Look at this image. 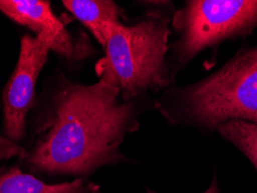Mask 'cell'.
Returning <instances> with one entry per match:
<instances>
[{
    "label": "cell",
    "mask_w": 257,
    "mask_h": 193,
    "mask_svg": "<svg viewBox=\"0 0 257 193\" xmlns=\"http://www.w3.org/2000/svg\"><path fill=\"white\" fill-rule=\"evenodd\" d=\"M58 49L57 37L44 33L21 39L17 66L3 95L4 135L21 145L26 137L29 112L36 102V83L49 54Z\"/></svg>",
    "instance_id": "obj_5"
},
{
    "label": "cell",
    "mask_w": 257,
    "mask_h": 193,
    "mask_svg": "<svg viewBox=\"0 0 257 193\" xmlns=\"http://www.w3.org/2000/svg\"><path fill=\"white\" fill-rule=\"evenodd\" d=\"M179 39L173 56L186 64L218 42L250 33L257 27V0H194L174 14Z\"/></svg>",
    "instance_id": "obj_4"
},
{
    "label": "cell",
    "mask_w": 257,
    "mask_h": 193,
    "mask_svg": "<svg viewBox=\"0 0 257 193\" xmlns=\"http://www.w3.org/2000/svg\"><path fill=\"white\" fill-rule=\"evenodd\" d=\"M93 85L54 75L34 105L32 133L21 168L33 175L86 178L101 166L126 162L119 152L138 130L146 98L124 101L114 80L101 73Z\"/></svg>",
    "instance_id": "obj_1"
},
{
    "label": "cell",
    "mask_w": 257,
    "mask_h": 193,
    "mask_svg": "<svg viewBox=\"0 0 257 193\" xmlns=\"http://www.w3.org/2000/svg\"><path fill=\"white\" fill-rule=\"evenodd\" d=\"M24 147L7 139L4 134H0V162L9 161L11 158H18L20 161L24 156Z\"/></svg>",
    "instance_id": "obj_10"
},
{
    "label": "cell",
    "mask_w": 257,
    "mask_h": 193,
    "mask_svg": "<svg viewBox=\"0 0 257 193\" xmlns=\"http://www.w3.org/2000/svg\"><path fill=\"white\" fill-rule=\"evenodd\" d=\"M218 131L245 155L257 171V125L242 120H230L220 125Z\"/></svg>",
    "instance_id": "obj_9"
},
{
    "label": "cell",
    "mask_w": 257,
    "mask_h": 193,
    "mask_svg": "<svg viewBox=\"0 0 257 193\" xmlns=\"http://www.w3.org/2000/svg\"><path fill=\"white\" fill-rule=\"evenodd\" d=\"M0 12L18 25L24 26L36 34L49 33L57 37L56 54L67 60H81L93 55L86 36L74 37L65 24L52 12L49 2L42 0H0Z\"/></svg>",
    "instance_id": "obj_6"
},
{
    "label": "cell",
    "mask_w": 257,
    "mask_h": 193,
    "mask_svg": "<svg viewBox=\"0 0 257 193\" xmlns=\"http://www.w3.org/2000/svg\"><path fill=\"white\" fill-rule=\"evenodd\" d=\"M146 192H147V193H157V192H154V191L151 190V188H147ZM204 193H218V185H217V180L213 179V181H212V183H211V185L209 186V188H207V190H206L205 192H204Z\"/></svg>",
    "instance_id": "obj_11"
},
{
    "label": "cell",
    "mask_w": 257,
    "mask_h": 193,
    "mask_svg": "<svg viewBox=\"0 0 257 193\" xmlns=\"http://www.w3.org/2000/svg\"><path fill=\"white\" fill-rule=\"evenodd\" d=\"M62 4L72 17L92 33L103 49L112 29L123 24V10L110 0H64Z\"/></svg>",
    "instance_id": "obj_7"
},
{
    "label": "cell",
    "mask_w": 257,
    "mask_h": 193,
    "mask_svg": "<svg viewBox=\"0 0 257 193\" xmlns=\"http://www.w3.org/2000/svg\"><path fill=\"white\" fill-rule=\"evenodd\" d=\"M169 24L168 12L152 11L135 24H119L112 29L96 73L109 75L124 101L146 98L149 92L168 86Z\"/></svg>",
    "instance_id": "obj_3"
},
{
    "label": "cell",
    "mask_w": 257,
    "mask_h": 193,
    "mask_svg": "<svg viewBox=\"0 0 257 193\" xmlns=\"http://www.w3.org/2000/svg\"><path fill=\"white\" fill-rule=\"evenodd\" d=\"M0 193H101L100 186L87 178L58 184L45 183L40 177L12 165L0 171Z\"/></svg>",
    "instance_id": "obj_8"
},
{
    "label": "cell",
    "mask_w": 257,
    "mask_h": 193,
    "mask_svg": "<svg viewBox=\"0 0 257 193\" xmlns=\"http://www.w3.org/2000/svg\"><path fill=\"white\" fill-rule=\"evenodd\" d=\"M156 107L169 122L214 128L230 120L257 125V47L241 51L195 85L172 89Z\"/></svg>",
    "instance_id": "obj_2"
}]
</instances>
